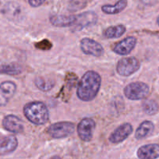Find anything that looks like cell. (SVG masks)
<instances>
[{"label":"cell","mask_w":159,"mask_h":159,"mask_svg":"<svg viewBox=\"0 0 159 159\" xmlns=\"http://www.w3.org/2000/svg\"><path fill=\"white\" fill-rule=\"evenodd\" d=\"M34 84L40 91L48 92L54 88L56 82L54 80L45 78L44 76H38L34 80Z\"/></svg>","instance_id":"21"},{"label":"cell","mask_w":159,"mask_h":159,"mask_svg":"<svg viewBox=\"0 0 159 159\" xmlns=\"http://www.w3.org/2000/svg\"><path fill=\"white\" fill-rule=\"evenodd\" d=\"M142 108L147 115L153 116L157 112L159 106L155 101L152 99H146L142 104Z\"/></svg>","instance_id":"22"},{"label":"cell","mask_w":159,"mask_h":159,"mask_svg":"<svg viewBox=\"0 0 159 159\" xmlns=\"http://www.w3.org/2000/svg\"><path fill=\"white\" fill-rule=\"evenodd\" d=\"M16 91V84L13 81L7 80L0 84V107L8 104Z\"/></svg>","instance_id":"11"},{"label":"cell","mask_w":159,"mask_h":159,"mask_svg":"<svg viewBox=\"0 0 159 159\" xmlns=\"http://www.w3.org/2000/svg\"><path fill=\"white\" fill-rule=\"evenodd\" d=\"M87 3V0H70L68 3V10L70 12L79 11L84 8Z\"/></svg>","instance_id":"23"},{"label":"cell","mask_w":159,"mask_h":159,"mask_svg":"<svg viewBox=\"0 0 159 159\" xmlns=\"http://www.w3.org/2000/svg\"><path fill=\"white\" fill-rule=\"evenodd\" d=\"M137 45V38L134 36H129L118 42L113 48V52L119 56H127L134 49Z\"/></svg>","instance_id":"12"},{"label":"cell","mask_w":159,"mask_h":159,"mask_svg":"<svg viewBox=\"0 0 159 159\" xmlns=\"http://www.w3.org/2000/svg\"><path fill=\"white\" fill-rule=\"evenodd\" d=\"M139 159H157L159 157V144L150 143L141 146L137 150Z\"/></svg>","instance_id":"14"},{"label":"cell","mask_w":159,"mask_h":159,"mask_svg":"<svg viewBox=\"0 0 159 159\" xmlns=\"http://www.w3.org/2000/svg\"><path fill=\"white\" fill-rule=\"evenodd\" d=\"M2 127L6 130L13 134H20L24 130V125L22 119L15 115L6 116L2 119Z\"/></svg>","instance_id":"10"},{"label":"cell","mask_w":159,"mask_h":159,"mask_svg":"<svg viewBox=\"0 0 159 159\" xmlns=\"http://www.w3.org/2000/svg\"><path fill=\"white\" fill-rule=\"evenodd\" d=\"M96 127V123L91 118H84L77 125L78 137L82 141L89 142L92 140Z\"/></svg>","instance_id":"7"},{"label":"cell","mask_w":159,"mask_h":159,"mask_svg":"<svg viewBox=\"0 0 159 159\" xmlns=\"http://www.w3.org/2000/svg\"><path fill=\"white\" fill-rule=\"evenodd\" d=\"M133 126L129 123H125L118 126L109 136V141L112 143H119L124 141L132 134Z\"/></svg>","instance_id":"9"},{"label":"cell","mask_w":159,"mask_h":159,"mask_svg":"<svg viewBox=\"0 0 159 159\" xmlns=\"http://www.w3.org/2000/svg\"><path fill=\"white\" fill-rule=\"evenodd\" d=\"M124 95L131 101H139L146 98L150 92V88L143 82H132L126 85L124 88Z\"/></svg>","instance_id":"3"},{"label":"cell","mask_w":159,"mask_h":159,"mask_svg":"<svg viewBox=\"0 0 159 159\" xmlns=\"http://www.w3.org/2000/svg\"><path fill=\"white\" fill-rule=\"evenodd\" d=\"M49 21L56 27H72L76 21V15H53L50 16Z\"/></svg>","instance_id":"15"},{"label":"cell","mask_w":159,"mask_h":159,"mask_svg":"<svg viewBox=\"0 0 159 159\" xmlns=\"http://www.w3.org/2000/svg\"><path fill=\"white\" fill-rule=\"evenodd\" d=\"M46 0H28V3L30 4V7H39L42 5V4L45 3V2Z\"/></svg>","instance_id":"24"},{"label":"cell","mask_w":159,"mask_h":159,"mask_svg":"<svg viewBox=\"0 0 159 159\" xmlns=\"http://www.w3.org/2000/svg\"><path fill=\"white\" fill-rule=\"evenodd\" d=\"M50 159H62V158H61V157H59V156L55 155V156H53V157H52Z\"/></svg>","instance_id":"25"},{"label":"cell","mask_w":159,"mask_h":159,"mask_svg":"<svg viewBox=\"0 0 159 159\" xmlns=\"http://www.w3.org/2000/svg\"><path fill=\"white\" fill-rule=\"evenodd\" d=\"M80 47L82 52L85 55L92 56L94 57H100L105 53L103 46L95 40L90 38H82L80 42Z\"/></svg>","instance_id":"8"},{"label":"cell","mask_w":159,"mask_h":159,"mask_svg":"<svg viewBox=\"0 0 159 159\" xmlns=\"http://www.w3.org/2000/svg\"><path fill=\"white\" fill-rule=\"evenodd\" d=\"M98 15L93 11H87L76 15V21L71 27L73 31H80L84 28L95 25L98 22Z\"/></svg>","instance_id":"6"},{"label":"cell","mask_w":159,"mask_h":159,"mask_svg":"<svg viewBox=\"0 0 159 159\" xmlns=\"http://www.w3.org/2000/svg\"><path fill=\"white\" fill-rule=\"evenodd\" d=\"M140 68V62L134 56L121 59L116 65V72L123 76H129L138 71Z\"/></svg>","instance_id":"5"},{"label":"cell","mask_w":159,"mask_h":159,"mask_svg":"<svg viewBox=\"0 0 159 159\" xmlns=\"http://www.w3.org/2000/svg\"><path fill=\"white\" fill-rule=\"evenodd\" d=\"M76 126L72 122H58L48 126L47 132L54 139H62L70 137L74 133Z\"/></svg>","instance_id":"4"},{"label":"cell","mask_w":159,"mask_h":159,"mask_svg":"<svg viewBox=\"0 0 159 159\" xmlns=\"http://www.w3.org/2000/svg\"><path fill=\"white\" fill-rule=\"evenodd\" d=\"M102 85V77L93 70L86 72L78 83L76 95L83 102H91L98 95Z\"/></svg>","instance_id":"1"},{"label":"cell","mask_w":159,"mask_h":159,"mask_svg":"<svg viewBox=\"0 0 159 159\" xmlns=\"http://www.w3.org/2000/svg\"><path fill=\"white\" fill-rule=\"evenodd\" d=\"M157 24H158V26H159V16H157Z\"/></svg>","instance_id":"26"},{"label":"cell","mask_w":159,"mask_h":159,"mask_svg":"<svg viewBox=\"0 0 159 159\" xmlns=\"http://www.w3.org/2000/svg\"><path fill=\"white\" fill-rule=\"evenodd\" d=\"M23 72L22 66L16 62L3 64L0 66V73L1 74L10 75V76H16L20 74Z\"/></svg>","instance_id":"20"},{"label":"cell","mask_w":159,"mask_h":159,"mask_svg":"<svg viewBox=\"0 0 159 159\" xmlns=\"http://www.w3.org/2000/svg\"><path fill=\"white\" fill-rule=\"evenodd\" d=\"M127 0H119L115 5H104L102 7V10L105 14L115 15L121 13L127 7Z\"/></svg>","instance_id":"19"},{"label":"cell","mask_w":159,"mask_h":159,"mask_svg":"<svg viewBox=\"0 0 159 159\" xmlns=\"http://www.w3.org/2000/svg\"><path fill=\"white\" fill-rule=\"evenodd\" d=\"M126 31V26L123 24H118V25L111 26L105 29L103 32L105 38L108 39H114V38H120L123 36Z\"/></svg>","instance_id":"18"},{"label":"cell","mask_w":159,"mask_h":159,"mask_svg":"<svg viewBox=\"0 0 159 159\" xmlns=\"http://www.w3.org/2000/svg\"><path fill=\"white\" fill-rule=\"evenodd\" d=\"M18 140L15 136H7L0 140V155L13 153L17 148Z\"/></svg>","instance_id":"16"},{"label":"cell","mask_w":159,"mask_h":159,"mask_svg":"<svg viewBox=\"0 0 159 159\" xmlns=\"http://www.w3.org/2000/svg\"><path fill=\"white\" fill-rule=\"evenodd\" d=\"M4 16L12 21H19L24 16V11L20 6L15 2H9L2 10Z\"/></svg>","instance_id":"13"},{"label":"cell","mask_w":159,"mask_h":159,"mask_svg":"<svg viewBox=\"0 0 159 159\" xmlns=\"http://www.w3.org/2000/svg\"><path fill=\"white\" fill-rule=\"evenodd\" d=\"M154 130V123L149 120L142 122L140 126L137 127L135 132V138L137 140H143L149 137Z\"/></svg>","instance_id":"17"},{"label":"cell","mask_w":159,"mask_h":159,"mask_svg":"<svg viewBox=\"0 0 159 159\" xmlns=\"http://www.w3.org/2000/svg\"><path fill=\"white\" fill-rule=\"evenodd\" d=\"M25 117L34 125L42 126L45 124L49 119V111L46 105L42 102H29L24 107Z\"/></svg>","instance_id":"2"}]
</instances>
